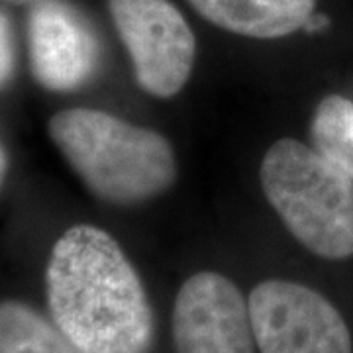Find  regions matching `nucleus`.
I'll use <instances>...</instances> for the list:
<instances>
[{"instance_id": "3", "label": "nucleus", "mask_w": 353, "mask_h": 353, "mask_svg": "<svg viewBox=\"0 0 353 353\" xmlns=\"http://www.w3.org/2000/svg\"><path fill=\"white\" fill-rule=\"evenodd\" d=\"M259 176L265 199L294 240L322 259L352 257V176L292 138L277 139L267 150Z\"/></svg>"}, {"instance_id": "5", "label": "nucleus", "mask_w": 353, "mask_h": 353, "mask_svg": "<svg viewBox=\"0 0 353 353\" xmlns=\"http://www.w3.org/2000/svg\"><path fill=\"white\" fill-rule=\"evenodd\" d=\"M114 28L130 53L138 87L173 99L192 75L196 39L169 0H108Z\"/></svg>"}, {"instance_id": "11", "label": "nucleus", "mask_w": 353, "mask_h": 353, "mask_svg": "<svg viewBox=\"0 0 353 353\" xmlns=\"http://www.w3.org/2000/svg\"><path fill=\"white\" fill-rule=\"evenodd\" d=\"M14 67H16V41H14L12 26L8 18L0 12V88L12 79Z\"/></svg>"}, {"instance_id": "1", "label": "nucleus", "mask_w": 353, "mask_h": 353, "mask_svg": "<svg viewBox=\"0 0 353 353\" xmlns=\"http://www.w3.org/2000/svg\"><path fill=\"white\" fill-rule=\"evenodd\" d=\"M51 320L81 353H152L155 316L120 243L97 226H71L46 267Z\"/></svg>"}, {"instance_id": "4", "label": "nucleus", "mask_w": 353, "mask_h": 353, "mask_svg": "<svg viewBox=\"0 0 353 353\" xmlns=\"http://www.w3.org/2000/svg\"><path fill=\"white\" fill-rule=\"evenodd\" d=\"M248 304L259 353H353L352 332L340 310L303 283L261 281Z\"/></svg>"}, {"instance_id": "2", "label": "nucleus", "mask_w": 353, "mask_h": 353, "mask_svg": "<svg viewBox=\"0 0 353 353\" xmlns=\"http://www.w3.org/2000/svg\"><path fill=\"white\" fill-rule=\"evenodd\" d=\"M51 141L99 201L132 206L175 185L169 139L97 108H67L51 116Z\"/></svg>"}, {"instance_id": "10", "label": "nucleus", "mask_w": 353, "mask_h": 353, "mask_svg": "<svg viewBox=\"0 0 353 353\" xmlns=\"http://www.w3.org/2000/svg\"><path fill=\"white\" fill-rule=\"evenodd\" d=\"M310 136L316 152L353 179V102L340 94L322 99L312 116Z\"/></svg>"}, {"instance_id": "12", "label": "nucleus", "mask_w": 353, "mask_h": 353, "mask_svg": "<svg viewBox=\"0 0 353 353\" xmlns=\"http://www.w3.org/2000/svg\"><path fill=\"white\" fill-rule=\"evenodd\" d=\"M4 173H6V155H4V150L0 145V185L4 181Z\"/></svg>"}, {"instance_id": "7", "label": "nucleus", "mask_w": 353, "mask_h": 353, "mask_svg": "<svg viewBox=\"0 0 353 353\" xmlns=\"http://www.w3.org/2000/svg\"><path fill=\"white\" fill-rule=\"evenodd\" d=\"M32 75L53 92L85 85L99 65V43L92 30L63 0H41L28 20Z\"/></svg>"}, {"instance_id": "6", "label": "nucleus", "mask_w": 353, "mask_h": 353, "mask_svg": "<svg viewBox=\"0 0 353 353\" xmlns=\"http://www.w3.org/2000/svg\"><path fill=\"white\" fill-rule=\"evenodd\" d=\"M175 353H255L250 304L222 273L199 271L176 292L171 316Z\"/></svg>"}, {"instance_id": "8", "label": "nucleus", "mask_w": 353, "mask_h": 353, "mask_svg": "<svg viewBox=\"0 0 353 353\" xmlns=\"http://www.w3.org/2000/svg\"><path fill=\"white\" fill-rule=\"evenodd\" d=\"M204 20L243 38L279 39L312 18L316 0H189Z\"/></svg>"}, {"instance_id": "9", "label": "nucleus", "mask_w": 353, "mask_h": 353, "mask_svg": "<svg viewBox=\"0 0 353 353\" xmlns=\"http://www.w3.org/2000/svg\"><path fill=\"white\" fill-rule=\"evenodd\" d=\"M0 353H81L53 320L22 301H0Z\"/></svg>"}]
</instances>
